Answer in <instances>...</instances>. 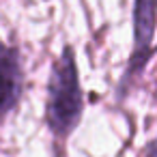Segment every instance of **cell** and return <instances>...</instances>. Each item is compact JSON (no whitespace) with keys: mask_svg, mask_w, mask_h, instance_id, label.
Listing matches in <instances>:
<instances>
[{"mask_svg":"<svg viewBox=\"0 0 157 157\" xmlns=\"http://www.w3.org/2000/svg\"><path fill=\"white\" fill-rule=\"evenodd\" d=\"M84 114V93L80 84L78 60L71 45H65L60 56L54 60L48 80L45 99V125L48 129L65 140L80 125Z\"/></svg>","mask_w":157,"mask_h":157,"instance_id":"cell-1","label":"cell"},{"mask_svg":"<svg viewBox=\"0 0 157 157\" xmlns=\"http://www.w3.org/2000/svg\"><path fill=\"white\" fill-rule=\"evenodd\" d=\"M24 93V67L15 45L0 39V118L11 114Z\"/></svg>","mask_w":157,"mask_h":157,"instance_id":"cell-3","label":"cell"},{"mask_svg":"<svg viewBox=\"0 0 157 157\" xmlns=\"http://www.w3.org/2000/svg\"><path fill=\"white\" fill-rule=\"evenodd\" d=\"M142 157H157V136L151 140V144L144 148V153H142Z\"/></svg>","mask_w":157,"mask_h":157,"instance_id":"cell-4","label":"cell"},{"mask_svg":"<svg viewBox=\"0 0 157 157\" xmlns=\"http://www.w3.org/2000/svg\"><path fill=\"white\" fill-rule=\"evenodd\" d=\"M155 30H157V0H136L133 2V43H131V56L127 60L125 73L118 84L121 97L127 93L133 80L144 71L153 54Z\"/></svg>","mask_w":157,"mask_h":157,"instance_id":"cell-2","label":"cell"}]
</instances>
